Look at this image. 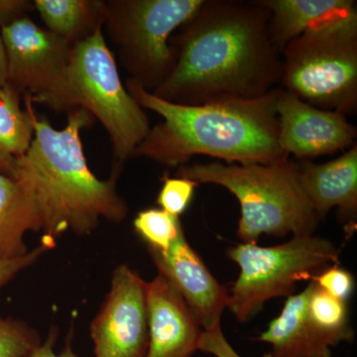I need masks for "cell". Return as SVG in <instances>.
I'll list each match as a JSON object with an SVG mask.
<instances>
[{
	"mask_svg": "<svg viewBox=\"0 0 357 357\" xmlns=\"http://www.w3.org/2000/svg\"><path fill=\"white\" fill-rule=\"evenodd\" d=\"M269 20L259 0H204L171 38L172 72L152 93L201 105L271 93L280 86L282 56L270 38Z\"/></svg>",
	"mask_w": 357,
	"mask_h": 357,
	"instance_id": "cell-1",
	"label": "cell"
},
{
	"mask_svg": "<svg viewBox=\"0 0 357 357\" xmlns=\"http://www.w3.org/2000/svg\"><path fill=\"white\" fill-rule=\"evenodd\" d=\"M34 135L26 153L18 159L13 178L38 208L42 241L54 246L66 231L76 236L93 234L102 220L119 223L128 206L117 192L122 164L114 162L107 180L91 172L84 156L82 130L95 119L83 109L68 114L67 126L56 129L32 109Z\"/></svg>",
	"mask_w": 357,
	"mask_h": 357,
	"instance_id": "cell-2",
	"label": "cell"
},
{
	"mask_svg": "<svg viewBox=\"0 0 357 357\" xmlns=\"http://www.w3.org/2000/svg\"><path fill=\"white\" fill-rule=\"evenodd\" d=\"M124 84L143 109L163 119L150 129L132 158L174 168L198 155L238 165H268L288 157L278 142L280 86L255 100L185 105L161 100L128 79Z\"/></svg>",
	"mask_w": 357,
	"mask_h": 357,
	"instance_id": "cell-3",
	"label": "cell"
},
{
	"mask_svg": "<svg viewBox=\"0 0 357 357\" xmlns=\"http://www.w3.org/2000/svg\"><path fill=\"white\" fill-rule=\"evenodd\" d=\"M176 177L229 190L241 204L237 236L243 243H257L262 236L314 234L319 223L301 185L298 162L289 157L268 165L187 164Z\"/></svg>",
	"mask_w": 357,
	"mask_h": 357,
	"instance_id": "cell-4",
	"label": "cell"
},
{
	"mask_svg": "<svg viewBox=\"0 0 357 357\" xmlns=\"http://www.w3.org/2000/svg\"><path fill=\"white\" fill-rule=\"evenodd\" d=\"M57 112L83 109L102 124L112 140L114 162L123 164L149 133V119L122 83L102 25L73 46L69 64L50 93L32 100Z\"/></svg>",
	"mask_w": 357,
	"mask_h": 357,
	"instance_id": "cell-5",
	"label": "cell"
},
{
	"mask_svg": "<svg viewBox=\"0 0 357 357\" xmlns=\"http://www.w3.org/2000/svg\"><path fill=\"white\" fill-rule=\"evenodd\" d=\"M281 56V89L318 109L356 114L357 18L304 33Z\"/></svg>",
	"mask_w": 357,
	"mask_h": 357,
	"instance_id": "cell-6",
	"label": "cell"
},
{
	"mask_svg": "<svg viewBox=\"0 0 357 357\" xmlns=\"http://www.w3.org/2000/svg\"><path fill=\"white\" fill-rule=\"evenodd\" d=\"M204 0H109L102 30L116 47L129 81L154 93L174 67L170 41Z\"/></svg>",
	"mask_w": 357,
	"mask_h": 357,
	"instance_id": "cell-7",
	"label": "cell"
},
{
	"mask_svg": "<svg viewBox=\"0 0 357 357\" xmlns=\"http://www.w3.org/2000/svg\"><path fill=\"white\" fill-rule=\"evenodd\" d=\"M340 252L332 241L314 234L292 236L270 248L237 244L227 251L241 269L229 291L227 307L237 321L246 323L268 301L292 296L299 282L312 280L326 267L338 264Z\"/></svg>",
	"mask_w": 357,
	"mask_h": 357,
	"instance_id": "cell-8",
	"label": "cell"
},
{
	"mask_svg": "<svg viewBox=\"0 0 357 357\" xmlns=\"http://www.w3.org/2000/svg\"><path fill=\"white\" fill-rule=\"evenodd\" d=\"M96 357H145L146 282L128 265L112 273L109 292L89 326Z\"/></svg>",
	"mask_w": 357,
	"mask_h": 357,
	"instance_id": "cell-9",
	"label": "cell"
},
{
	"mask_svg": "<svg viewBox=\"0 0 357 357\" xmlns=\"http://www.w3.org/2000/svg\"><path fill=\"white\" fill-rule=\"evenodd\" d=\"M7 61V84L31 100L50 93L64 76L73 46L23 18L1 29Z\"/></svg>",
	"mask_w": 357,
	"mask_h": 357,
	"instance_id": "cell-10",
	"label": "cell"
},
{
	"mask_svg": "<svg viewBox=\"0 0 357 357\" xmlns=\"http://www.w3.org/2000/svg\"><path fill=\"white\" fill-rule=\"evenodd\" d=\"M281 151L300 160L337 153L356 142L357 128L347 116L312 107L295 93L280 89L276 102Z\"/></svg>",
	"mask_w": 357,
	"mask_h": 357,
	"instance_id": "cell-11",
	"label": "cell"
},
{
	"mask_svg": "<svg viewBox=\"0 0 357 357\" xmlns=\"http://www.w3.org/2000/svg\"><path fill=\"white\" fill-rule=\"evenodd\" d=\"M158 274L180 294L203 331L220 326L229 293L183 234L167 251L148 248Z\"/></svg>",
	"mask_w": 357,
	"mask_h": 357,
	"instance_id": "cell-12",
	"label": "cell"
},
{
	"mask_svg": "<svg viewBox=\"0 0 357 357\" xmlns=\"http://www.w3.org/2000/svg\"><path fill=\"white\" fill-rule=\"evenodd\" d=\"M148 349L145 357H192L204 331L180 294L157 275L146 282Z\"/></svg>",
	"mask_w": 357,
	"mask_h": 357,
	"instance_id": "cell-13",
	"label": "cell"
},
{
	"mask_svg": "<svg viewBox=\"0 0 357 357\" xmlns=\"http://www.w3.org/2000/svg\"><path fill=\"white\" fill-rule=\"evenodd\" d=\"M299 166L303 191L319 222L337 208L338 218L351 234L357 217V144L324 164L302 160Z\"/></svg>",
	"mask_w": 357,
	"mask_h": 357,
	"instance_id": "cell-14",
	"label": "cell"
},
{
	"mask_svg": "<svg viewBox=\"0 0 357 357\" xmlns=\"http://www.w3.org/2000/svg\"><path fill=\"white\" fill-rule=\"evenodd\" d=\"M270 13L269 33L277 50L304 33L356 20L354 0H259Z\"/></svg>",
	"mask_w": 357,
	"mask_h": 357,
	"instance_id": "cell-15",
	"label": "cell"
},
{
	"mask_svg": "<svg viewBox=\"0 0 357 357\" xmlns=\"http://www.w3.org/2000/svg\"><path fill=\"white\" fill-rule=\"evenodd\" d=\"M309 287L289 296L281 314L272 319L258 337L271 345L265 357H332V347L307 318Z\"/></svg>",
	"mask_w": 357,
	"mask_h": 357,
	"instance_id": "cell-16",
	"label": "cell"
},
{
	"mask_svg": "<svg viewBox=\"0 0 357 357\" xmlns=\"http://www.w3.org/2000/svg\"><path fill=\"white\" fill-rule=\"evenodd\" d=\"M29 231H42L34 199L17 180L0 174V260L27 255L24 237Z\"/></svg>",
	"mask_w": 357,
	"mask_h": 357,
	"instance_id": "cell-17",
	"label": "cell"
},
{
	"mask_svg": "<svg viewBox=\"0 0 357 357\" xmlns=\"http://www.w3.org/2000/svg\"><path fill=\"white\" fill-rule=\"evenodd\" d=\"M25 98L23 109L15 89L9 84L0 86V174L11 178L18 159L26 153L34 135L31 96Z\"/></svg>",
	"mask_w": 357,
	"mask_h": 357,
	"instance_id": "cell-18",
	"label": "cell"
},
{
	"mask_svg": "<svg viewBox=\"0 0 357 357\" xmlns=\"http://www.w3.org/2000/svg\"><path fill=\"white\" fill-rule=\"evenodd\" d=\"M34 4L46 29L72 46L102 25L103 0H34Z\"/></svg>",
	"mask_w": 357,
	"mask_h": 357,
	"instance_id": "cell-19",
	"label": "cell"
},
{
	"mask_svg": "<svg viewBox=\"0 0 357 357\" xmlns=\"http://www.w3.org/2000/svg\"><path fill=\"white\" fill-rule=\"evenodd\" d=\"M307 299V318L331 347L342 342H351L354 331L349 325L347 302L333 297L312 281Z\"/></svg>",
	"mask_w": 357,
	"mask_h": 357,
	"instance_id": "cell-20",
	"label": "cell"
},
{
	"mask_svg": "<svg viewBox=\"0 0 357 357\" xmlns=\"http://www.w3.org/2000/svg\"><path fill=\"white\" fill-rule=\"evenodd\" d=\"M133 227L148 248L167 251L183 234L180 218L162 208H147L134 218Z\"/></svg>",
	"mask_w": 357,
	"mask_h": 357,
	"instance_id": "cell-21",
	"label": "cell"
},
{
	"mask_svg": "<svg viewBox=\"0 0 357 357\" xmlns=\"http://www.w3.org/2000/svg\"><path fill=\"white\" fill-rule=\"evenodd\" d=\"M41 344L38 332L31 326L0 314V357H27Z\"/></svg>",
	"mask_w": 357,
	"mask_h": 357,
	"instance_id": "cell-22",
	"label": "cell"
},
{
	"mask_svg": "<svg viewBox=\"0 0 357 357\" xmlns=\"http://www.w3.org/2000/svg\"><path fill=\"white\" fill-rule=\"evenodd\" d=\"M198 185V183L190 178L169 177L168 174H166L157 197V204L162 210L180 218L189 208L194 198L195 190Z\"/></svg>",
	"mask_w": 357,
	"mask_h": 357,
	"instance_id": "cell-23",
	"label": "cell"
},
{
	"mask_svg": "<svg viewBox=\"0 0 357 357\" xmlns=\"http://www.w3.org/2000/svg\"><path fill=\"white\" fill-rule=\"evenodd\" d=\"M312 281L316 282L319 287L333 297L344 302L351 298L354 290V276L338 264L326 267L319 274L314 275Z\"/></svg>",
	"mask_w": 357,
	"mask_h": 357,
	"instance_id": "cell-24",
	"label": "cell"
},
{
	"mask_svg": "<svg viewBox=\"0 0 357 357\" xmlns=\"http://www.w3.org/2000/svg\"><path fill=\"white\" fill-rule=\"evenodd\" d=\"M53 248L51 244L42 243L32 250H29L27 255L15 258V259L0 260V288L3 287L9 281L13 280L22 270L31 266L38 261L41 256Z\"/></svg>",
	"mask_w": 357,
	"mask_h": 357,
	"instance_id": "cell-25",
	"label": "cell"
},
{
	"mask_svg": "<svg viewBox=\"0 0 357 357\" xmlns=\"http://www.w3.org/2000/svg\"><path fill=\"white\" fill-rule=\"evenodd\" d=\"M198 351L215 357H241L229 344L220 326L204 331L199 338Z\"/></svg>",
	"mask_w": 357,
	"mask_h": 357,
	"instance_id": "cell-26",
	"label": "cell"
},
{
	"mask_svg": "<svg viewBox=\"0 0 357 357\" xmlns=\"http://www.w3.org/2000/svg\"><path fill=\"white\" fill-rule=\"evenodd\" d=\"M34 10V1L31 0H0V28L29 17V13Z\"/></svg>",
	"mask_w": 357,
	"mask_h": 357,
	"instance_id": "cell-27",
	"label": "cell"
},
{
	"mask_svg": "<svg viewBox=\"0 0 357 357\" xmlns=\"http://www.w3.org/2000/svg\"><path fill=\"white\" fill-rule=\"evenodd\" d=\"M58 335V328L53 326L46 340L42 342V344L27 357H77V354L73 351L70 342H68L61 354H55L54 347H55L56 342H57Z\"/></svg>",
	"mask_w": 357,
	"mask_h": 357,
	"instance_id": "cell-28",
	"label": "cell"
},
{
	"mask_svg": "<svg viewBox=\"0 0 357 357\" xmlns=\"http://www.w3.org/2000/svg\"><path fill=\"white\" fill-rule=\"evenodd\" d=\"M7 84V61L3 40L0 34V86Z\"/></svg>",
	"mask_w": 357,
	"mask_h": 357,
	"instance_id": "cell-29",
	"label": "cell"
}]
</instances>
